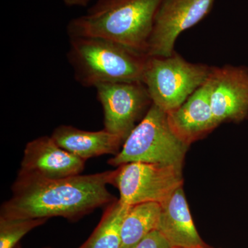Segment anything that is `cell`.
Segmentation results:
<instances>
[{
  "label": "cell",
  "mask_w": 248,
  "mask_h": 248,
  "mask_svg": "<svg viewBox=\"0 0 248 248\" xmlns=\"http://www.w3.org/2000/svg\"><path fill=\"white\" fill-rule=\"evenodd\" d=\"M113 174L110 170L52 179L19 171L11 188L12 196L1 205L0 217H62L78 221L116 200L107 187Z\"/></svg>",
  "instance_id": "1"
},
{
  "label": "cell",
  "mask_w": 248,
  "mask_h": 248,
  "mask_svg": "<svg viewBox=\"0 0 248 248\" xmlns=\"http://www.w3.org/2000/svg\"><path fill=\"white\" fill-rule=\"evenodd\" d=\"M162 0H97L84 16L68 23L72 37H98L146 53Z\"/></svg>",
  "instance_id": "2"
},
{
  "label": "cell",
  "mask_w": 248,
  "mask_h": 248,
  "mask_svg": "<svg viewBox=\"0 0 248 248\" xmlns=\"http://www.w3.org/2000/svg\"><path fill=\"white\" fill-rule=\"evenodd\" d=\"M146 53L98 37H72L68 62L85 87L112 82L143 83Z\"/></svg>",
  "instance_id": "3"
},
{
  "label": "cell",
  "mask_w": 248,
  "mask_h": 248,
  "mask_svg": "<svg viewBox=\"0 0 248 248\" xmlns=\"http://www.w3.org/2000/svg\"><path fill=\"white\" fill-rule=\"evenodd\" d=\"M188 146L172 131L168 113L153 104L108 164L115 167L132 162L182 167Z\"/></svg>",
  "instance_id": "4"
},
{
  "label": "cell",
  "mask_w": 248,
  "mask_h": 248,
  "mask_svg": "<svg viewBox=\"0 0 248 248\" xmlns=\"http://www.w3.org/2000/svg\"><path fill=\"white\" fill-rule=\"evenodd\" d=\"M213 66L187 62L175 51L169 57H149L143 73L152 102L166 113L176 110L205 84Z\"/></svg>",
  "instance_id": "5"
},
{
  "label": "cell",
  "mask_w": 248,
  "mask_h": 248,
  "mask_svg": "<svg viewBox=\"0 0 248 248\" xmlns=\"http://www.w3.org/2000/svg\"><path fill=\"white\" fill-rule=\"evenodd\" d=\"M110 184L120 191V200L129 205L148 202L163 203L182 187V167L132 162L114 170Z\"/></svg>",
  "instance_id": "6"
},
{
  "label": "cell",
  "mask_w": 248,
  "mask_h": 248,
  "mask_svg": "<svg viewBox=\"0 0 248 248\" xmlns=\"http://www.w3.org/2000/svg\"><path fill=\"white\" fill-rule=\"evenodd\" d=\"M95 89L104 110V129L125 141L153 104L146 86L123 81L99 84Z\"/></svg>",
  "instance_id": "7"
},
{
  "label": "cell",
  "mask_w": 248,
  "mask_h": 248,
  "mask_svg": "<svg viewBox=\"0 0 248 248\" xmlns=\"http://www.w3.org/2000/svg\"><path fill=\"white\" fill-rule=\"evenodd\" d=\"M215 0H162L155 15L147 55L169 57L184 31L197 25L213 9Z\"/></svg>",
  "instance_id": "8"
},
{
  "label": "cell",
  "mask_w": 248,
  "mask_h": 248,
  "mask_svg": "<svg viewBox=\"0 0 248 248\" xmlns=\"http://www.w3.org/2000/svg\"><path fill=\"white\" fill-rule=\"evenodd\" d=\"M217 124L241 122L248 117V67L213 66L207 81Z\"/></svg>",
  "instance_id": "9"
},
{
  "label": "cell",
  "mask_w": 248,
  "mask_h": 248,
  "mask_svg": "<svg viewBox=\"0 0 248 248\" xmlns=\"http://www.w3.org/2000/svg\"><path fill=\"white\" fill-rule=\"evenodd\" d=\"M85 163L61 148L51 137L43 136L27 143L19 171L48 179H62L81 174Z\"/></svg>",
  "instance_id": "10"
},
{
  "label": "cell",
  "mask_w": 248,
  "mask_h": 248,
  "mask_svg": "<svg viewBox=\"0 0 248 248\" xmlns=\"http://www.w3.org/2000/svg\"><path fill=\"white\" fill-rule=\"evenodd\" d=\"M168 120L172 131L187 145L218 126L212 110L207 81L180 107L168 113Z\"/></svg>",
  "instance_id": "11"
},
{
  "label": "cell",
  "mask_w": 248,
  "mask_h": 248,
  "mask_svg": "<svg viewBox=\"0 0 248 248\" xmlns=\"http://www.w3.org/2000/svg\"><path fill=\"white\" fill-rule=\"evenodd\" d=\"M156 231L172 248H206L194 225L182 186L161 203Z\"/></svg>",
  "instance_id": "12"
},
{
  "label": "cell",
  "mask_w": 248,
  "mask_h": 248,
  "mask_svg": "<svg viewBox=\"0 0 248 248\" xmlns=\"http://www.w3.org/2000/svg\"><path fill=\"white\" fill-rule=\"evenodd\" d=\"M50 137L61 148L86 161L104 155L115 156L124 142L105 129L87 131L68 125L57 127Z\"/></svg>",
  "instance_id": "13"
},
{
  "label": "cell",
  "mask_w": 248,
  "mask_h": 248,
  "mask_svg": "<svg viewBox=\"0 0 248 248\" xmlns=\"http://www.w3.org/2000/svg\"><path fill=\"white\" fill-rule=\"evenodd\" d=\"M161 213V204L155 202L131 205L122 222L121 248H134L147 235L156 231Z\"/></svg>",
  "instance_id": "14"
},
{
  "label": "cell",
  "mask_w": 248,
  "mask_h": 248,
  "mask_svg": "<svg viewBox=\"0 0 248 248\" xmlns=\"http://www.w3.org/2000/svg\"><path fill=\"white\" fill-rule=\"evenodd\" d=\"M130 206L120 200L107 205L99 224L79 248H121L122 222Z\"/></svg>",
  "instance_id": "15"
},
{
  "label": "cell",
  "mask_w": 248,
  "mask_h": 248,
  "mask_svg": "<svg viewBox=\"0 0 248 248\" xmlns=\"http://www.w3.org/2000/svg\"><path fill=\"white\" fill-rule=\"evenodd\" d=\"M47 218H6L0 217V248H15L20 240Z\"/></svg>",
  "instance_id": "16"
},
{
  "label": "cell",
  "mask_w": 248,
  "mask_h": 248,
  "mask_svg": "<svg viewBox=\"0 0 248 248\" xmlns=\"http://www.w3.org/2000/svg\"><path fill=\"white\" fill-rule=\"evenodd\" d=\"M134 248H172L165 239L164 236L158 231H154L147 235Z\"/></svg>",
  "instance_id": "17"
},
{
  "label": "cell",
  "mask_w": 248,
  "mask_h": 248,
  "mask_svg": "<svg viewBox=\"0 0 248 248\" xmlns=\"http://www.w3.org/2000/svg\"><path fill=\"white\" fill-rule=\"evenodd\" d=\"M68 6H86L91 0H62Z\"/></svg>",
  "instance_id": "18"
},
{
  "label": "cell",
  "mask_w": 248,
  "mask_h": 248,
  "mask_svg": "<svg viewBox=\"0 0 248 248\" xmlns=\"http://www.w3.org/2000/svg\"><path fill=\"white\" fill-rule=\"evenodd\" d=\"M22 248V247H21V246H20V244H18L17 246H16V248Z\"/></svg>",
  "instance_id": "19"
},
{
  "label": "cell",
  "mask_w": 248,
  "mask_h": 248,
  "mask_svg": "<svg viewBox=\"0 0 248 248\" xmlns=\"http://www.w3.org/2000/svg\"></svg>",
  "instance_id": "20"
}]
</instances>
